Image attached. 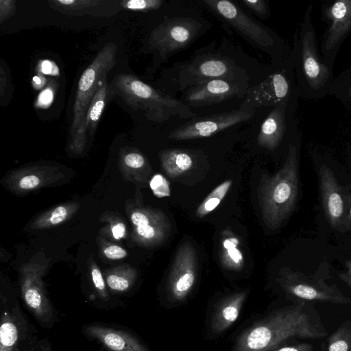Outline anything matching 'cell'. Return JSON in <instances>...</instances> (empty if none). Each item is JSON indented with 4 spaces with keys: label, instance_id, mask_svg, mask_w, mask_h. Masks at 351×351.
I'll list each match as a JSON object with an SVG mask.
<instances>
[{
    "label": "cell",
    "instance_id": "1",
    "mask_svg": "<svg viewBox=\"0 0 351 351\" xmlns=\"http://www.w3.org/2000/svg\"><path fill=\"white\" fill-rule=\"evenodd\" d=\"M327 335L305 302L276 310L245 330L233 351H271L291 337L320 339Z\"/></svg>",
    "mask_w": 351,
    "mask_h": 351
},
{
    "label": "cell",
    "instance_id": "2",
    "mask_svg": "<svg viewBox=\"0 0 351 351\" xmlns=\"http://www.w3.org/2000/svg\"><path fill=\"white\" fill-rule=\"evenodd\" d=\"M299 193L298 153L289 145L286 160L272 176L266 174L258 188V197L263 221L276 230L294 210Z\"/></svg>",
    "mask_w": 351,
    "mask_h": 351
},
{
    "label": "cell",
    "instance_id": "3",
    "mask_svg": "<svg viewBox=\"0 0 351 351\" xmlns=\"http://www.w3.org/2000/svg\"><path fill=\"white\" fill-rule=\"evenodd\" d=\"M117 55L116 43H107L85 69L79 79L69 135V149L73 154H80L86 147L88 141L86 125L87 111L102 79L114 66Z\"/></svg>",
    "mask_w": 351,
    "mask_h": 351
},
{
    "label": "cell",
    "instance_id": "4",
    "mask_svg": "<svg viewBox=\"0 0 351 351\" xmlns=\"http://www.w3.org/2000/svg\"><path fill=\"white\" fill-rule=\"evenodd\" d=\"M110 86L114 95L120 97L133 110L143 112L150 121L162 123L174 116L195 117L186 105L162 95L133 75L118 74Z\"/></svg>",
    "mask_w": 351,
    "mask_h": 351
},
{
    "label": "cell",
    "instance_id": "5",
    "mask_svg": "<svg viewBox=\"0 0 351 351\" xmlns=\"http://www.w3.org/2000/svg\"><path fill=\"white\" fill-rule=\"evenodd\" d=\"M48 260L33 258L20 267L21 298L29 311L43 326L51 327L56 313L47 297L43 277L48 267Z\"/></svg>",
    "mask_w": 351,
    "mask_h": 351
},
{
    "label": "cell",
    "instance_id": "6",
    "mask_svg": "<svg viewBox=\"0 0 351 351\" xmlns=\"http://www.w3.org/2000/svg\"><path fill=\"white\" fill-rule=\"evenodd\" d=\"M280 276V283L286 292L303 302L351 304V299L345 296L335 285H328L317 272L308 276L284 268Z\"/></svg>",
    "mask_w": 351,
    "mask_h": 351
},
{
    "label": "cell",
    "instance_id": "7",
    "mask_svg": "<svg viewBox=\"0 0 351 351\" xmlns=\"http://www.w3.org/2000/svg\"><path fill=\"white\" fill-rule=\"evenodd\" d=\"M200 27V23L191 17L166 19L152 31L149 44L167 59L189 45Z\"/></svg>",
    "mask_w": 351,
    "mask_h": 351
},
{
    "label": "cell",
    "instance_id": "8",
    "mask_svg": "<svg viewBox=\"0 0 351 351\" xmlns=\"http://www.w3.org/2000/svg\"><path fill=\"white\" fill-rule=\"evenodd\" d=\"M125 210L132 224V239L135 243L150 247L167 240L171 224L162 210L134 205H127Z\"/></svg>",
    "mask_w": 351,
    "mask_h": 351
},
{
    "label": "cell",
    "instance_id": "9",
    "mask_svg": "<svg viewBox=\"0 0 351 351\" xmlns=\"http://www.w3.org/2000/svg\"><path fill=\"white\" fill-rule=\"evenodd\" d=\"M319 178L322 208L329 224L339 232L349 231L351 226L344 187L339 185L332 169L324 164L319 168Z\"/></svg>",
    "mask_w": 351,
    "mask_h": 351
},
{
    "label": "cell",
    "instance_id": "10",
    "mask_svg": "<svg viewBox=\"0 0 351 351\" xmlns=\"http://www.w3.org/2000/svg\"><path fill=\"white\" fill-rule=\"evenodd\" d=\"M311 6L305 13L300 37L301 72L304 82L313 90L323 88L330 80L328 67L322 62L317 49L315 35L311 21Z\"/></svg>",
    "mask_w": 351,
    "mask_h": 351
},
{
    "label": "cell",
    "instance_id": "11",
    "mask_svg": "<svg viewBox=\"0 0 351 351\" xmlns=\"http://www.w3.org/2000/svg\"><path fill=\"white\" fill-rule=\"evenodd\" d=\"M239 68L232 60L218 55H204L191 61L180 73L179 82L189 88L212 80H238Z\"/></svg>",
    "mask_w": 351,
    "mask_h": 351
},
{
    "label": "cell",
    "instance_id": "12",
    "mask_svg": "<svg viewBox=\"0 0 351 351\" xmlns=\"http://www.w3.org/2000/svg\"><path fill=\"white\" fill-rule=\"evenodd\" d=\"M253 112L243 110L214 114L203 117H193L171 132L169 138L189 140L211 136L222 130L250 119Z\"/></svg>",
    "mask_w": 351,
    "mask_h": 351
},
{
    "label": "cell",
    "instance_id": "13",
    "mask_svg": "<svg viewBox=\"0 0 351 351\" xmlns=\"http://www.w3.org/2000/svg\"><path fill=\"white\" fill-rule=\"evenodd\" d=\"M197 267L196 251L186 241L177 250L168 278V292L173 300H182L190 293L196 280Z\"/></svg>",
    "mask_w": 351,
    "mask_h": 351
},
{
    "label": "cell",
    "instance_id": "14",
    "mask_svg": "<svg viewBox=\"0 0 351 351\" xmlns=\"http://www.w3.org/2000/svg\"><path fill=\"white\" fill-rule=\"evenodd\" d=\"M204 2L245 38L258 46L268 48L274 45V40L267 30L232 2L227 0H205Z\"/></svg>",
    "mask_w": 351,
    "mask_h": 351
},
{
    "label": "cell",
    "instance_id": "15",
    "mask_svg": "<svg viewBox=\"0 0 351 351\" xmlns=\"http://www.w3.org/2000/svg\"><path fill=\"white\" fill-rule=\"evenodd\" d=\"M0 351H19L28 335V323L18 302L1 295Z\"/></svg>",
    "mask_w": 351,
    "mask_h": 351
},
{
    "label": "cell",
    "instance_id": "16",
    "mask_svg": "<svg viewBox=\"0 0 351 351\" xmlns=\"http://www.w3.org/2000/svg\"><path fill=\"white\" fill-rule=\"evenodd\" d=\"M64 178L56 167L34 165L12 171L4 178V184L15 194H25L54 184Z\"/></svg>",
    "mask_w": 351,
    "mask_h": 351
},
{
    "label": "cell",
    "instance_id": "17",
    "mask_svg": "<svg viewBox=\"0 0 351 351\" xmlns=\"http://www.w3.org/2000/svg\"><path fill=\"white\" fill-rule=\"evenodd\" d=\"M291 93L289 80L282 73L268 75L260 84L246 90V97L243 106L254 108L286 105Z\"/></svg>",
    "mask_w": 351,
    "mask_h": 351
},
{
    "label": "cell",
    "instance_id": "18",
    "mask_svg": "<svg viewBox=\"0 0 351 351\" xmlns=\"http://www.w3.org/2000/svg\"><path fill=\"white\" fill-rule=\"evenodd\" d=\"M245 91L239 82L217 79L189 88L184 99L191 106L199 107L222 102Z\"/></svg>",
    "mask_w": 351,
    "mask_h": 351
},
{
    "label": "cell",
    "instance_id": "19",
    "mask_svg": "<svg viewBox=\"0 0 351 351\" xmlns=\"http://www.w3.org/2000/svg\"><path fill=\"white\" fill-rule=\"evenodd\" d=\"M330 21L323 43V50L330 51L337 47L351 30V0L337 1L325 10Z\"/></svg>",
    "mask_w": 351,
    "mask_h": 351
},
{
    "label": "cell",
    "instance_id": "20",
    "mask_svg": "<svg viewBox=\"0 0 351 351\" xmlns=\"http://www.w3.org/2000/svg\"><path fill=\"white\" fill-rule=\"evenodd\" d=\"M85 332L110 351H149L128 332L99 325L88 326Z\"/></svg>",
    "mask_w": 351,
    "mask_h": 351
},
{
    "label": "cell",
    "instance_id": "21",
    "mask_svg": "<svg viewBox=\"0 0 351 351\" xmlns=\"http://www.w3.org/2000/svg\"><path fill=\"white\" fill-rule=\"evenodd\" d=\"M285 106L274 107L261 124L257 136L259 146L274 150L280 143L285 132Z\"/></svg>",
    "mask_w": 351,
    "mask_h": 351
},
{
    "label": "cell",
    "instance_id": "22",
    "mask_svg": "<svg viewBox=\"0 0 351 351\" xmlns=\"http://www.w3.org/2000/svg\"><path fill=\"white\" fill-rule=\"evenodd\" d=\"M246 295L245 292L234 293L219 303L212 320V331L215 334L221 333L237 319Z\"/></svg>",
    "mask_w": 351,
    "mask_h": 351
},
{
    "label": "cell",
    "instance_id": "23",
    "mask_svg": "<svg viewBox=\"0 0 351 351\" xmlns=\"http://www.w3.org/2000/svg\"><path fill=\"white\" fill-rule=\"evenodd\" d=\"M80 204L77 202H68L41 213L31 223L30 228L34 230L52 228L73 217L77 213Z\"/></svg>",
    "mask_w": 351,
    "mask_h": 351
},
{
    "label": "cell",
    "instance_id": "24",
    "mask_svg": "<svg viewBox=\"0 0 351 351\" xmlns=\"http://www.w3.org/2000/svg\"><path fill=\"white\" fill-rule=\"evenodd\" d=\"M114 96V94L107 82V77H105L102 79L87 111L86 125L90 135L94 134L107 104Z\"/></svg>",
    "mask_w": 351,
    "mask_h": 351
},
{
    "label": "cell",
    "instance_id": "25",
    "mask_svg": "<svg viewBox=\"0 0 351 351\" xmlns=\"http://www.w3.org/2000/svg\"><path fill=\"white\" fill-rule=\"evenodd\" d=\"M161 166L165 173L172 178L189 170L193 164L191 154L178 149H165L160 154Z\"/></svg>",
    "mask_w": 351,
    "mask_h": 351
},
{
    "label": "cell",
    "instance_id": "26",
    "mask_svg": "<svg viewBox=\"0 0 351 351\" xmlns=\"http://www.w3.org/2000/svg\"><path fill=\"white\" fill-rule=\"evenodd\" d=\"M137 277V271L128 264L120 265L106 270L105 280L109 289L114 293L130 290Z\"/></svg>",
    "mask_w": 351,
    "mask_h": 351
},
{
    "label": "cell",
    "instance_id": "27",
    "mask_svg": "<svg viewBox=\"0 0 351 351\" xmlns=\"http://www.w3.org/2000/svg\"><path fill=\"white\" fill-rule=\"evenodd\" d=\"M49 6L62 14L71 16L93 15L92 9L104 3L99 0H49Z\"/></svg>",
    "mask_w": 351,
    "mask_h": 351
},
{
    "label": "cell",
    "instance_id": "28",
    "mask_svg": "<svg viewBox=\"0 0 351 351\" xmlns=\"http://www.w3.org/2000/svg\"><path fill=\"white\" fill-rule=\"evenodd\" d=\"M144 156L133 148L125 147L120 150L119 166L122 173L128 180L136 178V173L147 166Z\"/></svg>",
    "mask_w": 351,
    "mask_h": 351
},
{
    "label": "cell",
    "instance_id": "29",
    "mask_svg": "<svg viewBox=\"0 0 351 351\" xmlns=\"http://www.w3.org/2000/svg\"><path fill=\"white\" fill-rule=\"evenodd\" d=\"M239 241L234 235L225 237L221 243V260L222 265L232 270L240 269L243 265V256L238 248Z\"/></svg>",
    "mask_w": 351,
    "mask_h": 351
},
{
    "label": "cell",
    "instance_id": "30",
    "mask_svg": "<svg viewBox=\"0 0 351 351\" xmlns=\"http://www.w3.org/2000/svg\"><path fill=\"white\" fill-rule=\"evenodd\" d=\"M231 184L232 180H228L213 189L198 206L195 215L202 218L215 209L227 194Z\"/></svg>",
    "mask_w": 351,
    "mask_h": 351
},
{
    "label": "cell",
    "instance_id": "31",
    "mask_svg": "<svg viewBox=\"0 0 351 351\" xmlns=\"http://www.w3.org/2000/svg\"><path fill=\"white\" fill-rule=\"evenodd\" d=\"M326 351H351V322L342 324L330 336Z\"/></svg>",
    "mask_w": 351,
    "mask_h": 351
},
{
    "label": "cell",
    "instance_id": "32",
    "mask_svg": "<svg viewBox=\"0 0 351 351\" xmlns=\"http://www.w3.org/2000/svg\"><path fill=\"white\" fill-rule=\"evenodd\" d=\"M100 221H106L109 223L106 230V234L110 236L114 240L124 239L127 233V227L125 221L121 217H117L115 213H106L100 218Z\"/></svg>",
    "mask_w": 351,
    "mask_h": 351
},
{
    "label": "cell",
    "instance_id": "33",
    "mask_svg": "<svg viewBox=\"0 0 351 351\" xmlns=\"http://www.w3.org/2000/svg\"><path fill=\"white\" fill-rule=\"evenodd\" d=\"M161 0H124L120 1L121 8L134 12H149L158 9Z\"/></svg>",
    "mask_w": 351,
    "mask_h": 351
},
{
    "label": "cell",
    "instance_id": "34",
    "mask_svg": "<svg viewBox=\"0 0 351 351\" xmlns=\"http://www.w3.org/2000/svg\"><path fill=\"white\" fill-rule=\"evenodd\" d=\"M89 262L90 278L93 287L102 300H108L109 298L108 293L106 286V280L101 271L94 260H90Z\"/></svg>",
    "mask_w": 351,
    "mask_h": 351
},
{
    "label": "cell",
    "instance_id": "35",
    "mask_svg": "<svg viewBox=\"0 0 351 351\" xmlns=\"http://www.w3.org/2000/svg\"><path fill=\"white\" fill-rule=\"evenodd\" d=\"M98 243L102 255L108 260H119L128 256V252L125 249L118 245L110 243L101 237H99Z\"/></svg>",
    "mask_w": 351,
    "mask_h": 351
},
{
    "label": "cell",
    "instance_id": "36",
    "mask_svg": "<svg viewBox=\"0 0 351 351\" xmlns=\"http://www.w3.org/2000/svg\"><path fill=\"white\" fill-rule=\"evenodd\" d=\"M149 186L153 194L157 197H165L170 195L169 183L161 174H155L149 181Z\"/></svg>",
    "mask_w": 351,
    "mask_h": 351
},
{
    "label": "cell",
    "instance_id": "37",
    "mask_svg": "<svg viewBox=\"0 0 351 351\" xmlns=\"http://www.w3.org/2000/svg\"><path fill=\"white\" fill-rule=\"evenodd\" d=\"M0 96H1V106L3 105V103L5 102L8 99V90L10 88H9V76L8 71L6 70V66L4 65L3 60L2 59L1 61V66H0Z\"/></svg>",
    "mask_w": 351,
    "mask_h": 351
},
{
    "label": "cell",
    "instance_id": "38",
    "mask_svg": "<svg viewBox=\"0 0 351 351\" xmlns=\"http://www.w3.org/2000/svg\"><path fill=\"white\" fill-rule=\"evenodd\" d=\"M241 3L255 12L260 17L267 16L269 12L268 6L263 0H242Z\"/></svg>",
    "mask_w": 351,
    "mask_h": 351
},
{
    "label": "cell",
    "instance_id": "39",
    "mask_svg": "<svg viewBox=\"0 0 351 351\" xmlns=\"http://www.w3.org/2000/svg\"><path fill=\"white\" fill-rule=\"evenodd\" d=\"M15 3L16 1L13 0H0V22L1 24L14 14Z\"/></svg>",
    "mask_w": 351,
    "mask_h": 351
},
{
    "label": "cell",
    "instance_id": "40",
    "mask_svg": "<svg viewBox=\"0 0 351 351\" xmlns=\"http://www.w3.org/2000/svg\"><path fill=\"white\" fill-rule=\"evenodd\" d=\"M271 351H313V348L311 344L302 343L293 346L276 348Z\"/></svg>",
    "mask_w": 351,
    "mask_h": 351
},
{
    "label": "cell",
    "instance_id": "41",
    "mask_svg": "<svg viewBox=\"0 0 351 351\" xmlns=\"http://www.w3.org/2000/svg\"><path fill=\"white\" fill-rule=\"evenodd\" d=\"M25 351H51V345L47 340L39 341Z\"/></svg>",
    "mask_w": 351,
    "mask_h": 351
},
{
    "label": "cell",
    "instance_id": "42",
    "mask_svg": "<svg viewBox=\"0 0 351 351\" xmlns=\"http://www.w3.org/2000/svg\"><path fill=\"white\" fill-rule=\"evenodd\" d=\"M52 97V91L49 88H47L40 95L38 101L40 105H45L51 102Z\"/></svg>",
    "mask_w": 351,
    "mask_h": 351
},
{
    "label": "cell",
    "instance_id": "43",
    "mask_svg": "<svg viewBox=\"0 0 351 351\" xmlns=\"http://www.w3.org/2000/svg\"><path fill=\"white\" fill-rule=\"evenodd\" d=\"M344 189L346 196L348 215L351 226V187L350 186H348L346 187H344Z\"/></svg>",
    "mask_w": 351,
    "mask_h": 351
},
{
    "label": "cell",
    "instance_id": "44",
    "mask_svg": "<svg viewBox=\"0 0 351 351\" xmlns=\"http://www.w3.org/2000/svg\"><path fill=\"white\" fill-rule=\"evenodd\" d=\"M339 277L351 288V276L347 272H341Z\"/></svg>",
    "mask_w": 351,
    "mask_h": 351
},
{
    "label": "cell",
    "instance_id": "45",
    "mask_svg": "<svg viewBox=\"0 0 351 351\" xmlns=\"http://www.w3.org/2000/svg\"><path fill=\"white\" fill-rule=\"evenodd\" d=\"M41 67L43 72L45 73H49L51 71V65L49 61H44Z\"/></svg>",
    "mask_w": 351,
    "mask_h": 351
},
{
    "label": "cell",
    "instance_id": "46",
    "mask_svg": "<svg viewBox=\"0 0 351 351\" xmlns=\"http://www.w3.org/2000/svg\"><path fill=\"white\" fill-rule=\"evenodd\" d=\"M345 265L347 268V274L351 276V260L346 261Z\"/></svg>",
    "mask_w": 351,
    "mask_h": 351
},
{
    "label": "cell",
    "instance_id": "47",
    "mask_svg": "<svg viewBox=\"0 0 351 351\" xmlns=\"http://www.w3.org/2000/svg\"><path fill=\"white\" fill-rule=\"evenodd\" d=\"M349 93H350V96H351V85H350V86Z\"/></svg>",
    "mask_w": 351,
    "mask_h": 351
}]
</instances>
